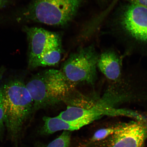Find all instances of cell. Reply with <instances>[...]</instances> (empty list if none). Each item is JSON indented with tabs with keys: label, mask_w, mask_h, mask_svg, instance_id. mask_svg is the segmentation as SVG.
I'll return each mask as SVG.
<instances>
[{
	"label": "cell",
	"mask_w": 147,
	"mask_h": 147,
	"mask_svg": "<svg viewBox=\"0 0 147 147\" xmlns=\"http://www.w3.org/2000/svg\"><path fill=\"white\" fill-rule=\"evenodd\" d=\"M97 67L113 84L120 81L123 75L122 57L114 51H106L100 55Z\"/></svg>",
	"instance_id": "cell-9"
},
{
	"label": "cell",
	"mask_w": 147,
	"mask_h": 147,
	"mask_svg": "<svg viewBox=\"0 0 147 147\" xmlns=\"http://www.w3.org/2000/svg\"><path fill=\"white\" fill-rule=\"evenodd\" d=\"M71 132L64 131L59 136L48 144L40 143L35 147H69L71 142Z\"/></svg>",
	"instance_id": "cell-13"
},
{
	"label": "cell",
	"mask_w": 147,
	"mask_h": 147,
	"mask_svg": "<svg viewBox=\"0 0 147 147\" xmlns=\"http://www.w3.org/2000/svg\"><path fill=\"white\" fill-rule=\"evenodd\" d=\"M63 52L62 47L49 51L28 62V68L33 70L39 67L56 65L60 61Z\"/></svg>",
	"instance_id": "cell-11"
},
{
	"label": "cell",
	"mask_w": 147,
	"mask_h": 147,
	"mask_svg": "<svg viewBox=\"0 0 147 147\" xmlns=\"http://www.w3.org/2000/svg\"><path fill=\"white\" fill-rule=\"evenodd\" d=\"M29 45L28 62L49 51L62 48L60 35L37 27H25Z\"/></svg>",
	"instance_id": "cell-7"
},
{
	"label": "cell",
	"mask_w": 147,
	"mask_h": 147,
	"mask_svg": "<svg viewBox=\"0 0 147 147\" xmlns=\"http://www.w3.org/2000/svg\"><path fill=\"white\" fill-rule=\"evenodd\" d=\"M5 128L4 111L0 104V139H3Z\"/></svg>",
	"instance_id": "cell-14"
},
{
	"label": "cell",
	"mask_w": 147,
	"mask_h": 147,
	"mask_svg": "<svg viewBox=\"0 0 147 147\" xmlns=\"http://www.w3.org/2000/svg\"><path fill=\"white\" fill-rule=\"evenodd\" d=\"M123 123H117L97 130L89 139L85 145L103 140L118 130Z\"/></svg>",
	"instance_id": "cell-12"
},
{
	"label": "cell",
	"mask_w": 147,
	"mask_h": 147,
	"mask_svg": "<svg viewBox=\"0 0 147 147\" xmlns=\"http://www.w3.org/2000/svg\"><path fill=\"white\" fill-rule=\"evenodd\" d=\"M43 120L44 124L40 128L39 133L40 135L44 136L51 135L61 130L75 131L90 124L83 121L69 122L64 120L58 116L54 117H44Z\"/></svg>",
	"instance_id": "cell-10"
},
{
	"label": "cell",
	"mask_w": 147,
	"mask_h": 147,
	"mask_svg": "<svg viewBox=\"0 0 147 147\" xmlns=\"http://www.w3.org/2000/svg\"><path fill=\"white\" fill-rule=\"evenodd\" d=\"M82 0H32L24 13L27 19L51 26H63L74 18Z\"/></svg>",
	"instance_id": "cell-3"
},
{
	"label": "cell",
	"mask_w": 147,
	"mask_h": 147,
	"mask_svg": "<svg viewBox=\"0 0 147 147\" xmlns=\"http://www.w3.org/2000/svg\"><path fill=\"white\" fill-rule=\"evenodd\" d=\"M147 141V120L124 122L114 133L87 147H146Z\"/></svg>",
	"instance_id": "cell-6"
},
{
	"label": "cell",
	"mask_w": 147,
	"mask_h": 147,
	"mask_svg": "<svg viewBox=\"0 0 147 147\" xmlns=\"http://www.w3.org/2000/svg\"><path fill=\"white\" fill-rule=\"evenodd\" d=\"M5 71V68L4 67H2L0 68V80L2 78L3 74Z\"/></svg>",
	"instance_id": "cell-16"
},
{
	"label": "cell",
	"mask_w": 147,
	"mask_h": 147,
	"mask_svg": "<svg viewBox=\"0 0 147 147\" xmlns=\"http://www.w3.org/2000/svg\"><path fill=\"white\" fill-rule=\"evenodd\" d=\"M99 56L93 45L81 48L65 61L61 71L71 83L86 82L93 84L97 78Z\"/></svg>",
	"instance_id": "cell-5"
},
{
	"label": "cell",
	"mask_w": 147,
	"mask_h": 147,
	"mask_svg": "<svg viewBox=\"0 0 147 147\" xmlns=\"http://www.w3.org/2000/svg\"><path fill=\"white\" fill-rule=\"evenodd\" d=\"M115 23L126 39L140 47L147 48V9L128 3L119 10Z\"/></svg>",
	"instance_id": "cell-4"
},
{
	"label": "cell",
	"mask_w": 147,
	"mask_h": 147,
	"mask_svg": "<svg viewBox=\"0 0 147 147\" xmlns=\"http://www.w3.org/2000/svg\"><path fill=\"white\" fill-rule=\"evenodd\" d=\"M73 84L57 69L45 70L33 75L26 86L34 101V113L63 101Z\"/></svg>",
	"instance_id": "cell-2"
},
{
	"label": "cell",
	"mask_w": 147,
	"mask_h": 147,
	"mask_svg": "<svg viewBox=\"0 0 147 147\" xmlns=\"http://www.w3.org/2000/svg\"><path fill=\"white\" fill-rule=\"evenodd\" d=\"M3 0H0V7L3 5Z\"/></svg>",
	"instance_id": "cell-17"
},
{
	"label": "cell",
	"mask_w": 147,
	"mask_h": 147,
	"mask_svg": "<svg viewBox=\"0 0 147 147\" xmlns=\"http://www.w3.org/2000/svg\"><path fill=\"white\" fill-rule=\"evenodd\" d=\"M0 104L5 125L13 140L19 137L24 125L34 113V101L22 80L14 79L0 87Z\"/></svg>",
	"instance_id": "cell-1"
},
{
	"label": "cell",
	"mask_w": 147,
	"mask_h": 147,
	"mask_svg": "<svg viewBox=\"0 0 147 147\" xmlns=\"http://www.w3.org/2000/svg\"><path fill=\"white\" fill-rule=\"evenodd\" d=\"M128 3L139 5L147 9V0H126Z\"/></svg>",
	"instance_id": "cell-15"
},
{
	"label": "cell",
	"mask_w": 147,
	"mask_h": 147,
	"mask_svg": "<svg viewBox=\"0 0 147 147\" xmlns=\"http://www.w3.org/2000/svg\"><path fill=\"white\" fill-rule=\"evenodd\" d=\"M113 110L102 98L89 108L68 106L58 117L69 122L83 121L90 124L104 115H115Z\"/></svg>",
	"instance_id": "cell-8"
}]
</instances>
